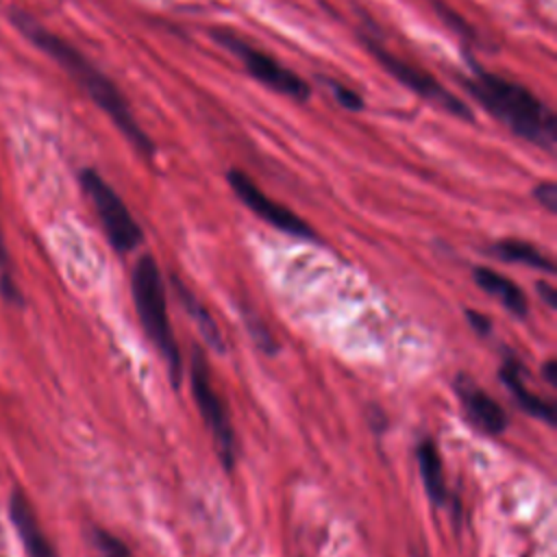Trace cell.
<instances>
[{
	"label": "cell",
	"instance_id": "obj_1",
	"mask_svg": "<svg viewBox=\"0 0 557 557\" xmlns=\"http://www.w3.org/2000/svg\"><path fill=\"white\" fill-rule=\"evenodd\" d=\"M11 24L41 52H46L50 59H54L65 72L87 91V96L113 120V124L120 128V133L146 157L154 154V144L144 133L139 122L135 120L126 98L120 94V89L113 85V81L102 74L78 48H74L70 41L59 37L57 33L41 26L28 11L11 7L9 9Z\"/></svg>",
	"mask_w": 557,
	"mask_h": 557
},
{
	"label": "cell",
	"instance_id": "obj_2",
	"mask_svg": "<svg viewBox=\"0 0 557 557\" xmlns=\"http://www.w3.org/2000/svg\"><path fill=\"white\" fill-rule=\"evenodd\" d=\"M468 94L496 120L509 126L520 139L553 150L557 141V122L553 111L527 87L492 74L472 63V72L459 78Z\"/></svg>",
	"mask_w": 557,
	"mask_h": 557
},
{
	"label": "cell",
	"instance_id": "obj_3",
	"mask_svg": "<svg viewBox=\"0 0 557 557\" xmlns=\"http://www.w3.org/2000/svg\"><path fill=\"white\" fill-rule=\"evenodd\" d=\"M131 292L135 300V309L139 315V322L150 337V342L159 348L168 363L170 381L174 387L181 385V350L176 346L170 318H168V300H165V287L161 281V272L152 255H141L133 268L131 276Z\"/></svg>",
	"mask_w": 557,
	"mask_h": 557
},
{
	"label": "cell",
	"instance_id": "obj_4",
	"mask_svg": "<svg viewBox=\"0 0 557 557\" xmlns=\"http://www.w3.org/2000/svg\"><path fill=\"white\" fill-rule=\"evenodd\" d=\"M78 178L100 218L109 244L117 252L135 250L141 244L144 233L124 200L117 196V191L91 168L81 170Z\"/></svg>",
	"mask_w": 557,
	"mask_h": 557
},
{
	"label": "cell",
	"instance_id": "obj_5",
	"mask_svg": "<svg viewBox=\"0 0 557 557\" xmlns=\"http://www.w3.org/2000/svg\"><path fill=\"white\" fill-rule=\"evenodd\" d=\"M189 379H191V392L194 400L198 405V411L211 431V437L215 442V450L224 463V468H233L235 457H237V444H235V433L228 420V411L218 396L213 383H211V372L209 363L205 359V352L196 346L189 363Z\"/></svg>",
	"mask_w": 557,
	"mask_h": 557
},
{
	"label": "cell",
	"instance_id": "obj_6",
	"mask_svg": "<svg viewBox=\"0 0 557 557\" xmlns=\"http://www.w3.org/2000/svg\"><path fill=\"white\" fill-rule=\"evenodd\" d=\"M211 35L220 46H224L233 57H237L246 65L250 76H255L263 85H268L274 91H281L294 100H300V102L309 100V96H311L309 83L305 78H300L296 72H292L289 67H285L283 63H278L274 57L250 46L248 41L233 35L231 30L213 28Z\"/></svg>",
	"mask_w": 557,
	"mask_h": 557
},
{
	"label": "cell",
	"instance_id": "obj_7",
	"mask_svg": "<svg viewBox=\"0 0 557 557\" xmlns=\"http://www.w3.org/2000/svg\"><path fill=\"white\" fill-rule=\"evenodd\" d=\"M363 44L368 46V50L372 52V57L396 78L400 81L403 85H407L411 91H416L418 96L435 102L437 107L446 109L448 113L466 120V122H472L474 120V113L472 109L461 100L457 98L450 89H446L435 76H431L426 70L392 54L387 48H383L379 41H374L370 35H361Z\"/></svg>",
	"mask_w": 557,
	"mask_h": 557
},
{
	"label": "cell",
	"instance_id": "obj_8",
	"mask_svg": "<svg viewBox=\"0 0 557 557\" xmlns=\"http://www.w3.org/2000/svg\"><path fill=\"white\" fill-rule=\"evenodd\" d=\"M231 189L235 191V196L261 220H265L268 224H272L274 228L292 235V237H302V239H313L315 233L313 228L298 218L294 211H289L287 207L274 202L265 191L259 189V185L242 170H228L226 174Z\"/></svg>",
	"mask_w": 557,
	"mask_h": 557
},
{
	"label": "cell",
	"instance_id": "obj_9",
	"mask_svg": "<svg viewBox=\"0 0 557 557\" xmlns=\"http://www.w3.org/2000/svg\"><path fill=\"white\" fill-rule=\"evenodd\" d=\"M455 392L474 426H479L490 435H498L505 431L507 426L505 409L481 385H476L474 379L461 372L455 379Z\"/></svg>",
	"mask_w": 557,
	"mask_h": 557
},
{
	"label": "cell",
	"instance_id": "obj_10",
	"mask_svg": "<svg viewBox=\"0 0 557 557\" xmlns=\"http://www.w3.org/2000/svg\"><path fill=\"white\" fill-rule=\"evenodd\" d=\"M9 520L13 522L24 550L28 557H59L52 542L48 540V535L44 533L28 498L20 492L13 490L11 498H9Z\"/></svg>",
	"mask_w": 557,
	"mask_h": 557
},
{
	"label": "cell",
	"instance_id": "obj_11",
	"mask_svg": "<svg viewBox=\"0 0 557 557\" xmlns=\"http://www.w3.org/2000/svg\"><path fill=\"white\" fill-rule=\"evenodd\" d=\"M500 381L511 389L516 403L520 405L522 411H527L533 418L544 420L546 424H555V407L537 396H533L522 379V366L513 355L503 357V366H500Z\"/></svg>",
	"mask_w": 557,
	"mask_h": 557
},
{
	"label": "cell",
	"instance_id": "obj_12",
	"mask_svg": "<svg viewBox=\"0 0 557 557\" xmlns=\"http://www.w3.org/2000/svg\"><path fill=\"white\" fill-rule=\"evenodd\" d=\"M474 281H476V285H479L483 292H487V294H492L494 298H498L500 305L507 307L513 315H518V318H524V315H527V311H529V307H527V296L522 294V289H520L511 278L498 274L496 270H490V268L479 265V268L474 270Z\"/></svg>",
	"mask_w": 557,
	"mask_h": 557
},
{
	"label": "cell",
	"instance_id": "obj_13",
	"mask_svg": "<svg viewBox=\"0 0 557 557\" xmlns=\"http://www.w3.org/2000/svg\"><path fill=\"white\" fill-rule=\"evenodd\" d=\"M416 459H418V470H420V476H422V483H424V490H426L429 498L435 505H444L446 498H448V492H446L444 468H442V459H440L435 442L424 437L416 446Z\"/></svg>",
	"mask_w": 557,
	"mask_h": 557
},
{
	"label": "cell",
	"instance_id": "obj_14",
	"mask_svg": "<svg viewBox=\"0 0 557 557\" xmlns=\"http://www.w3.org/2000/svg\"><path fill=\"white\" fill-rule=\"evenodd\" d=\"M172 285H174V292H176V296H178L183 309L191 315V320L196 322V326H198V331L202 333V337L207 339V344H209L211 348H215L218 352H222V350H224V344H222L220 329H218V324L213 322V318L209 315V311L205 309V305H202V302L196 298V294H194L178 276H174V274H172Z\"/></svg>",
	"mask_w": 557,
	"mask_h": 557
},
{
	"label": "cell",
	"instance_id": "obj_15",
	"mask_svg": "<svg viewBox=\"0 0 557 557\" xmlns=\"http://www.w3.org/2000/svg\"><path fill=\"white\" fill-rule=\"evenodd\" d=\"M492 252L505 261H516V263L531 265L535 270L553 272V261L548 257H544L542 250H537L535 246H531L529 242H522V239H500L492 246Z\"/></svg>",
	"mask_w": 557,
	"mask_h": 557
},
{
	"label": "cell",
	"instance_id": "obj_16",
	"mask_svg": "<svg viewBox=\"0 0 557 557\" xmlns=\"http://www.w3.org/2000/svg\"><path fill=\"white\" fill-rule=\"evenodd\" d=\"M0 292H2V298L11 305H22V294L11 276V263H9V250H7V244H4V237H2V231H0Z\"/></svg>",
	"mask_w": 557,
	"mask_h": 557
},
{
	"label": "cell",
	"instance_id": "obj_17",
	"mask_svg": "<svg viewBox=\"0 0 557 557\" xmlns=\"http://www.w3.org/2000/svg\"><path fill=\"white\" fill-rule=\"evenodd\" d=\"M94 540H96V544H98L102 557H131L126 544H124L122 540H117L115 535L102 531V529H98V531L94 533Z\"/></svg>",
	"mask_w": 557,
	"mask_h": 557
},
{
	"label": "cell",
	"instance_id": "obj_18",
	"mask_svg": "<svg viewBox=\"0 0 557 557\" xmlns=\"http://www.w3.org/2000/svg\"><path fill=\"white\" fill-rule=\"evenodd\" d=\"M329 87L335 96V100L348 109V111H361L363 109V98L352 89V87H346L342 83H335V81H329Z\"/></svg>",
	"mask_w": 557,
	"mask_h": 557
},
{
	"label": "cell",
	"instance_id": "obj_19",
	"mask_svg": "<svg viewBox=\"0 0 557 557\" xmlns=\"http://www.w3.org/2000/svg\"><path fill=\"white\" fill-rule=\"evenodd\" d=\"M533 196L535 200L550 213L557 211V187L553 181H546V183H540L535 189H533Z\"/></svg>",
	"mask_w": 557,
	"mask_h": 557
},
{
	"label": "cell",
	"instance_id": "obj_20",
	"mask_svg": "<svg viewBox=\"0 0 557 557\" xmlns=\"http://www.w3.org/2000/svg\"><path fill=\"white\" fill-rule=\"evenodd\" d=\"M466 318H468L470 326H472L476 333H481V335L490 333L492 324H490V318H487V315H483V313H479V311H472V309H468V311H466Z\"/></svg>",
	"mask_w": 557,
	"mask_h": 557
},
{
	"label": "cell",
	"instance_id": "obj_21",
	"mask_svg": "<svg viewBox=\"0 0 557 557\" xmlns=\"http://www.w3.org/2000/svg\"><path fill=\"white\" fill-rule=\"evenodd\" d=\"M535 287H537V294L544 298V302H546L550 309H555V307H557V294H555V287H550L548 283H537Z\"/></svg>",
	"mask_w": 557,
	"mask_h": 557
},
{
	"label": "cell",
	"instance_id": "obj_22",
	"mask_svg": "<svg viewBox=\"0 0 557 557\" xmlns=\"http://www.w3.org/2000/svg\"><path fill=\"white\" fill-rule=\"evenodd\" d=\"M557 361L555 359H550V361H546V366H544V376H546V381L555 387L557 385Z\"/></svg>",
	"mask_w": 557,
	"mask_h": 557
}]
</instances>
